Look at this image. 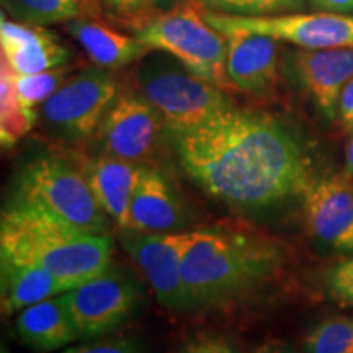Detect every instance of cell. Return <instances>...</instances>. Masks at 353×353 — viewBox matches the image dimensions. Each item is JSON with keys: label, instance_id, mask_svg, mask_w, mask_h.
<instances>
[{"label": "cell", "instance_id": "1", "mask_svg": "<svg viewBox=\"0 0 353 353\" xmlns=\"http://www.w3.org/2000/svg\"><path fill=\"white\" fill-rule=\"evenodd\" d=\"M180 164L216 200L268 208L304 195L316 176L298 136L267 114L228 108L175 136Z\"/></svg>", "mask_w": 353, "mask_h": 353}, {"label": "cell", "instance_id": "2", "mask_svg": "<svg viewBox=\"0 0 353 353\" xmlns=\"http://www.w3.org/2000/svg\"><path fill=\"white\" fill-rule=\"evenodd\" d=\"M0 252L41 265L69 291L110 268L112 239L12 203L2 214Z\"/></svg>", "mask_w": 353, "mask_h": 353}, {"label": "cell", "instance_id": "3", "mask_svg": "<svg viewBox=\"0 0 353 353\" xmlns=\"http://www.w3.org/2000/svg\"><path fill=\"white\" fill-rule=\"evenodd\" d=\"M276 250L241 234L193 231L182 263L188 306L229 298L275 267Z\"/></svg>", "mask_w": 353, "mask_h": 353}, {"label": "cell", "instance_id": "4", "mask_svg": "<svg viewBox=\"0 0 353 353\" xmlns=\"http://www.w3.org/2000/svg\"><path fill=\"white\" fill-rule=\"evenodd\" d=\"M205 3L180 0L152 19L139 20L136 38L149 50L169 52L223 90L234 88L226 72L228 38L205 19Z\"/></svg>", "mask_w": 353, "mask_h": 353}, {"label": "cell", "instance_id": "5", "mask_svg": "<svg viewBox=\"0 0 353 353\" xmlns=\"http://www.w3.org/2000/svg\"><path fill=\"white\" fill-rule=\"evenodd\" d=\"M12 203L38 208L83 231H108V216L97 201L82 167L64 157L46 154L32 159L20 172Z\"/></svg>", "mask_w": 353, "mask_h": 353}, {"label": "cell", "instance_id": "6", "mask_svg": "<svg viewBox=\"0 0 353 353\" xmlns=\"http://www.w3.org/2000/svg\"><path fill=\"white\" fill-rule=\"evenodd\" d=\"M138 83L139 94L159 110L174 136L231 108L223 88L196 76L169 52L145 59L138 70Z\"/></svg>", "mask_w": 353, "mask_h": 353}, {"label": "cell", "instance_id": "7", "mask_svg": "<svg viewBox=\"0 0 353 353\" xmlns=\"http://www.w3.org/2000/svg\"><path fill=\"white\" fill-rule=\"evenodd\" d=\"M120 95L113 76L88 68L70 76L41 105L44 128L65 143H83L99 132L101 121Z\"/></svg>", "mask_w": 353, "mask_h": 353}, {"label": "cell", "instance_id": "8", "mask_svg": "<svg viewBox=\"0 0 353 353\" xmlns=\"http://www.w3.org/2000/svg\"><path fill=\"white\" fill-rule=\"evenodd\" d=\"M205 19L221 33H259L290 41L304 50L353 48V15L316 13V15L242 17L205 12Z\"/></svg>", "mask_w": 353, "mask_h": 353}, {"label": "cell", "instance_id": "9", "mask_svg": "<svg viewBox=\"0 0 353 353\" xmlns=\"http://www.w3.org/2000/svg\"><path fill=\"white\" fill-rule=\"evenodd\" d=\"M167 131L164 117L139 92H123L101 121L97 138L101 154L144 165L156 157Z\"/></svg>", "mask_w": 353, "mask_h": 353}, {"label": "cell", "instance_id": "10", "mask_svg": "<svg viewBox=\"0 0 353 353\" xmlns=\"http://www.w3.org/2000/svg\"><path fill=\"white\" fill-rule=\"evenodd\" d=\"M61 296L81 339H94L112 332L130 317L138 288L123 272L107 268Z\"/></svg>", "mask_w": 353, "mask_h": 353}, {"label": "cell", "instance_id": "11", "mask_svg": "<svg viewBox=\"0 0 353 353\" xmlns=\"http://www.w3.org/2000/svg\"><path fill=\"white\" fill-rule=\"evenodd\" d=\"M193 231L188 232H132L121 244L138 263L151 283L159 301L169 309L187 307L182 263Z\"/></svg>", "mask_w": 353, "mask_h": 353}, {"label": "cell", "instance_id": "12", "mask_svg": "<svg viewBox=\"0 0 353 353\" xmlns=\"http://www.w3.org/2000/svg\"><path fill=\"white\" fill-rule=\"evenodd\" d=\"M307 231L325 249L353 252V179L332 174L314 179L303 195Z\"/></svg>", "mask_w": 353, "mask_h": 353}, {"label": "cell", "instance_id": "13", "mask_svg": "<svg viewBox=\"0 0 353 353\" xmlns=\"http://www.w3.org/2000/svg\"><path fill=\"white\" fill-rule=\"evenodd\" d=\"M283 70L325 118H337L343 87L353 77V48L288 51Z\"/></svg>", "mask_w": 353, "mask_h": 353}, {"label": "cell", "instance_id": "14", "mask_svg": "<svg viewBox=\"0 0 353 353\" xmlns=\"http://www.w3.org/2000/svg\"><path fill=\"white\" fill-rule=\"evenodd\" d=\"M226 72L234 88L252 95H268L280 83L283 59L276 39L259 33L228 32Z\"/></svg>", "mask_w": 353, "mask_h": 353}, {"label": "cell", "instance_id": "15", "mask_svg": "<svg viewBox=\"0 0 353 353\" xmlns=\"http://www.w3.org/2000/svg\"><path fill=\"white\" fill-rule=\"evenodd\" d=\"M187 224V211L170 180L144 165L132 193L125 229L132 232H176Z\"/></svg>", "mask_w": 353, "mask_h": 353}, {"label": "cell", "instance_id": "16", "mask_svg": "<svg viewBox=\"0 0 353 353\" xmlns=\"http://www.w3.org/2000/svg\"><path fill=\"white\" fill-rule=\"evenodd\" d=\"M81 167L101 210L125 229L132 193L144 165L101 154L88 159Z\"/></svg>", "mask_w": 353, "mask_h": 353}, {"label": "cell", "instance_id": "17", "mask_svg": "<svg viewBox=\"0 0 353 353\" xmlns=\"http://www.w3.org/2000/svg\"><path fill=\"white\" fill-rule=\"evenodd\" d=\"M2 270V314L10 316L25 307L68 291L63 281L41 265L0 254Z\"/></svg>", "mask_w": 353, "mask_h": 353}, {"label": "cell", "instance_id": "18", "mask_svg": "<svg viewBox=\"0 0 353 353\" xmlns=\"http://www.w3.org/2000/svg\"><path fill=\"white\" fill-rule=\"evenodd\" d=\"M17 334L25 345L39 353L56 352L81 339L63 296L44 299L20 311Z\"/></svg>", "mask_w": 353, "mask_h": 353}, {"label": "cell", "instance_id": "19", "mask_svg": "<svg viewBox=\"0 0 353 353\" xmlns=\"http://www.w3.org/2000/svg\"><path fill=\"white\" fill-rule=\"evenodd\" d=\"M65 28L99 68H123L151 51L138 38L126 37L99 20H70Z\"/></svg>", "mask_w": 353, "mask_h": 353}, {"label": "cell", "instance_id": "20", "mask_svg": "<svg viewBox=\"0 0 353 353\" xmlns=\"http://www.w3.org/2000/svg\"><path fill=\"white\" fill-rule=\"evenodd\" d=\"M2 6L13 19L37 26L101 17L99 0H2Z\"/></svg>", "mask_w": 353, "mask_h": 353}, {"label": "cell", "instance_id": "21", "mask_svg": "<svg viewBox=\"0 0 353 353\" xmlns=\"http://www.w3.org/2000/svg\"><path fill=\"white\" fill-rule=\"evenodd\" d=\"M0 76V139L3 148H12L32 130L37 121V113L26 110L20 103L15 88V70L2 57Z\"/></svg>", "mask_w": 353, "mask_h": 353}, {"label": "cell", "instance_id": "22", "mask_svg": "<svg viewBox=\"0 0 353 353\" xmlns=\"http://www.w3.org/2000/svg\"><path fill=\"white\" fill-rule=\"evenodd\" d=\"M2 57H6L17 76H30L68 64L70 52L68 48L57 43L54 34L48 32L44 37L21 44L19 48L2 51Z\"/></svg>", "mask_w": 353, "mask_h": 353}, {"label": "cell", "instance_id": "23", "mask_svg": "<svg viewBox=\"0 0 353 353\" xmlns=\"http://www.w3.org/2000/svg\"><path fill=\"white\" fill-rule=\"evenodd\" d=\"M306 353H353V319L334 316L321 321L304 335Z\"/></svg>", "mask_w": 353, "mask_h": 353}, {"label": "cell", "instance_id": "24", "mask_svg": "<svg viewBox=\"0 0 353 353\" xmlns=\"http://www.w3.org/2000/svg\"><path fill=\"white\" fill-rule=\"evenodd\" d=\"M70 65L64 64L44 72L30 74V76H17L15 88L20 103L26 110L34 112L38 105H43L63 83L68 81Z\"/></svg>", "mask_w": 353, "mask_h": 353}, {"label": "cell", "instance_id": "25", "mask_svg": "<svg viewBox=\"0 0 353 353\" xmlns=\"http://www.w3.org/2000/svg\"><path fill=\"white\" fill-rule=\"evenodd\" d=\"M213 10L242 13L244 17H262L263 13L298 12L304 8V0H205Z\"/></svg>", "mask_w": 353, "mask_h": 353}, {"label": "cell", "instance_id": "26", "mask_svg": "<svg viewBox=\"0 0 353 353\" xmlns=\"http://www.w3.org/2000/svg\"><path fill=\"white\" fill-rule=\"evenodd\" d=\"M324 288L334 303L353 309V254L329 268L324 276Z\"/></svg>", "mask_w": 353, "mask_h": 353}, {"label": "cell", "instance_id": "27", "mask_svg": "<svg viewBox=\"0 0 353 353\" xmlns=\"http://www.w3.org/2000/svg\"><path fill=\"white\" fill-rule=\"evenodd\" d=\"M180 353H241L237 347L219 335H198L185 343Z\"/></svg>", "mask_w": 353, "mask_h": 353}, {"label": "cell", "instance_id": "28", "mask_svg": "<svg viewBox=\"0 0 353 353\" xmlns=\"http://www.w3.org/2000/svg\"><path fill=\"white\" fill-rule=\"evenodd\" d=\"M61 353H139L138 347L125 339H113V341H101L83 343V345L65 348Z\"/></svg>", "mask_w": 353, "mask_h": 353}, {"label": "cell", "instance_id": "29", "mask_svg": "<svg viewBox=\"0 0 353 353\" xmlns=\"http://www.w3.org/2000/svg\"><path fill=\"white\" fill-rule=\"evenodd\" d=\"M337 118L347 132L353 131V77L343 87L337 105Z\"/></svg>", "mask_w": 353, "mask_h": 353}, {"label": "cell", "instance_id": "30", "mask_svg": "<svg viewBox=\"0 0 353 353\" xmlns=\"http://www.w3.org/2000/svg\"><path fill=\"white\" fill-rule=\"evenodd\" d=\"M108 3L120 13L136 15L134 12H143L145 7L152 6L154 0H108Z\"/></svg>", "mask_w": 353, "mask_h": 353}, {"label": "cell", "instance_id": "31", "mask_svg": "<svg viewBox=\"0 0 353 353\" xmlns=\"http://www.w3.org/2000/svg\"><path fill=\"white\" fill-rule=\"evenodd\" d=\"M322 7L337 13L353 12V0H322Z\"/></svg>", "mask_w": 353, "mask_h": 353}, {"label": "cell", "instance_id": "32", "mask_svg": "<svg viewBox=\"0 0 353 353\" xmlns=\"http://www.w3.org/2000/svg\"><path fill=\"white\" fill-rule=\"evenodd\" d=\"M345 174L353 179V136L348 141L347 151H345Z\"/></svg>", "mask_w": 353, "mask_h": 353}, {"label": "cell", "instance_id": "33", "mask_svg": "<svg viewBox=\"0 0 353 353\" xmlns=\"http://www.w3.org/2000/svg\"><path fill=\"white\" fill-rule=\"evenodd\" d=\"M176 2H180V0H154V3H156V6H161V7L175 6Z\"/></svg>", "mask_w": 353, "mask_h": 353}, {"label": "cell", "instance_id": "34", "mask_svg": "<svg viewBox=\"0 0 353 353\" xmlns=\"http://www.w3.org/2000/svg\"><path fill=\"white\" fill-rule=\"evenodd\" d=\"M260 353H285L281 350H275V348H265V350H262Z\"/></svg>", "mask_w": 353, "mask_h": 353}, {"label": "cell", "instance_id": "35", "mask_svg": "<svg viewBox=\"0 0 353 353\" xmlns=\"http://www.w3.org/2000/svg\"><path fill=\"white\" fill-rule=\"evenodd\" d=\"M312 3L317 7H322V0H312Z\"/></svg>", "mask_w": 353, "mask_h": 353}]
</instances>
